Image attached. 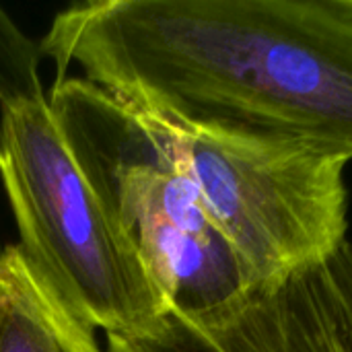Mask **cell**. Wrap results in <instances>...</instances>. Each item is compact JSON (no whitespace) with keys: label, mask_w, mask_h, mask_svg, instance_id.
<instances>
[{"label":"cell","mask_w":352,"mask_h":352,"mask_svg":"<svg viewBox=\"0 0 352 352\" xmlns=\"http://www.w3.org/2000/svg\"><path fill=\"white\" fill-rule=\"evenodd\" d=\"M58 78L144 113L352 161V14L342 0H95L39 41Z\"/></svg>","instance_id":"cell-1"},{"label":"cell","mask_w":352,"mask_h":352,"mask_svg":"<svg viewBox=\"0 0 352 352\" xmlns=\"http://www.w3.org/2000/svg\"><path fill=\"white\" fill-rule=\"evenodd\" d=\"M342 2H344L346 10H349V12H351V14H352V0H342Z\"/></svg>","instance_id":"cell-8"},{"label":"cell","mask_w":352,"mask_h":352,"mask_svg":"<svg viewBox=\"0 0 352 352\" xmlns=\"http://www.w3.org/2000/svg\"><path fill=\"white\" fill-rule=\"evenodd\" d=\"M163 122L254 291L285 283L349 241L346 159L221 128Z\"/></svg>","instance_id":"cell-4"},{"label":"cell","mask_w":352,"mask_h":352,"mask_svg":"<svg viewBox=\"0 0 352 352\" xmlns=\"http://www.w3.org/2000/svg\"><path fill=\"white\" fill-rule=\"evenodd\" d=\"M0 177L25 262L85 328L130 338L169 307L78 169L45 97L2 107Z\"/></svg>","instance_id":"cell-3"},{"label":"cell","mask_w":352,"mask_h":352,"mask_svg":"<svg viewBox=\"0 0 352 352\" xmlns=\"http://www.w3.org/2000/svg\"><path fill=\"white\" fill-rule=\"evenodd\" d=\"M0 352H101L39 283L19 245L0 252Z\"/></svg>","instance_id":"cell-6"},{"label":"cell","mask_w":352,"mask_h":352,"mask_svg":"<svg viewBox=\"0 0 352 352\" xmlns=\"http://www.w3.org/2000/svg\"><path fill=\"white\" fill-rule=\"evenodd\" d=\"M47 103L78 169L169 311L202 320L254 293L163 120L85 78L56 82Z\"/></svg>","instance_id":"cell-2"},{"label":"cell","mask_w":352,"mask_h":352,"mask_svg":"<svg viewBox=\"0 0 352 352\" xmlns=\"http://www.w3.org/2000/svg\"><path fill=\"white\" fill-rule=\"evenodd\" d=\"M105 352H352V243L285 283L202 320L167 311Z\"/></svg>","instance_id":"cell-5"},{"label":"cell","mask_w":352,"mask_h":352,"mask_svg":"<svg viewBox=\"0 0 352 352\" xmlns=\"http://www.w3.org/2000/svg\"><path fill=\"white\" fill-rule=\"evenodd\" d=\"M41 47L0 6V107L43 97L39 85Z\"/></svg>","instance_id":"cell-7"}]
</instances>
